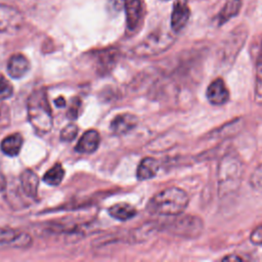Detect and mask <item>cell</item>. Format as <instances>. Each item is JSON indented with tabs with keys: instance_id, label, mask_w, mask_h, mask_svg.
Here are the masks:
<instances>
[{
	"instance_id": "4dcf8cb0",
	"label": "cell",
	"mask_w": 262,
	"mask_h": 262,
	"mask_svg": "<svg viewBox=\"0 0 262 262\" xmlns=\"http://www.w3.org/2000/svg\"><path fill=\"white\" fill-rule=\"evenodd\" d=\"M6 187V179L4 177V175L0 172V192L3 191Z\"/></svg>"
},
{
	"instance_id": "ac0fdd59",
	"label": "cell",
	"mask_w": 262,
	"mask_h": 262,
	"mask_svg": "<svg viewBox=\"0 0 262 262\" xmlns=\"http://www.w3.org/2000/svg\"><path fill=\"white\" fill-rule=\"evenodd\" d=\"M254 101L262 105V40L255 60V80H254Z\"/></svg>"
},
{
	"instance_id": "d4e9b609",
	"label": "cell",
	"mask_w": 262,
	"mask_h": 262,
	"mask_svg": "<svg viewBox=\"0 0 262 262\" xmlns=\"http://www.w3.org/2000/svg\"><path fill=\"white\" fill-rule=\"evenodd\" d=\"M79 128L75 124H68L60 131V139L62 141H72L76 138Z\"/></svg>"
},
{
	"instance_id": "52a82bcc",
	"label": "cell",
	"mask_w": 262,
	"mask_h": 262,
	"mask_svg": "<svg viewBox=\"0 0 262 262\" xmlns=\"http://www.w3.org/2000/svg\"><path fill=\"white\" fill-rule=\"evenodd\" d=\"M208 102L214 106L225 105L230 100V92L223 78L217 77L210 82L206 90Z\"/></svg>"
},
{
	"instance_id": "f1b7e54d",
	"label": "cell",
	"mask_w": 262,
	"mask_h": 262,
	"mask_svg": "<svg viewBox=\"0 0 262 262\" xmlns=\"http://www.w3.org/2000/svg\"><path fill=\"white\" fill-rule=\"evenodd\" d=\"M222 261H228V262H232V261H244V258L236 255V254H229L226 255L222 258Z\"/></svg>"
},
{
	"instance_id": "8fae6325",
	"label": "cell",
	"mask_w": 262,
	"mask_h": 262,
	"mask_svg": "<svg viewBox=\"0 0 262 262\" xmlns=\"http://www.w3.org/2000/svg\"><path fill=\"white\" fill-rule=\"evenodd\" d=\"M125 9H126L127 28L130 31H134L138 28L142 19V15H143L142 2L141 0H126Z\"/></svg>"
},
{
	"instance_id": "2e32d148",
	"label": "cell",
	"mask_w": 262,
	"mask_h": 262,
	"mask_svg": "<svg viewBox=\"0 0 262 262\" xmlns=\"http://www.w3.org/2000/svg\"><path fill=\"white\" fill-rule=\"evenodd\" d=\"M160 168V163L158 160L151 157H146L141 160L137 167L136 176L138 180H148L154 178Z\"/></svg>"
},
{
	"instance_id": "44dd1931",
	"label": "cell",
	"mask_w": 262,
	"mask_h": 262,
	"mask_svg": "<svg viewBox=\"0 0 262 262\" xmlns=\"http://www.w3.org/2000/svg\"><path fill=\"white\" fill-rule=\"evenodd\" d=\"M107 212L113 218L120 221H127L136 215V209L126 203L115 204L114 206L108 208Z\"/></svg>"
},
{
	"instance_id": "3957f363",
	"label": "cell",
	"mask_w": 262,
	"mask_h": 262,
	"mask_svg": "<svg viewBox=\"0 0 262 262\" xmlns=\"http://www.w3.org/2000/svg\"><path fill=\"white\" fill-rule=\"evenodd\" d=\"M28 119L32 127L40 134L48 133L53 125L52 113L46 91L37 89L28 99Z\"/></svg>"
},
{
	"instance_id": "603a6c76",
	"label": "cell",
	"mask_w": 262,
	"mask_h": 262,
	"mask_svg": "<svg viewBox=\"0 0 262 262\" xmlns=\"http://www.w3.org/2000/svg\"><path fill=\"white\" fill-rule=\"evenodd\" d=\"M98 64L103 70H110L111 66L115 64V61L117 59V51L114 49L110 50H103L98 52Z\"/></svg>"
},
{
	"instance_id": "9c48e42d",
	"label": "cell",
	"mask_w": 262,
	"mask_h": 262,
	"mask_svg": "<svg viewBox=\"0 0 262 262\" xmlns=\"http://www.w3.org/2000/svg\"><path fill=\"white\" fill-rule=\"evenodd\" d=\"M190 16V10L185 2L182 0H177L172 9L171 13V29L173 32H180L188 23Z\"/></svg>"
},
{
	"instance_id": "ba28073f",
	"label": "cell",
	"mask_w": 262,
	"mask_h": 262,
	"mask_svg": "<svg viewBox=\"0 0 262 262\" xmlns=\"http://www.w3.org/2000/svg\"><path fill=\"white\" fill-rule=\"evenodd\" d=\"M21 23L23 15L16 8L0 4V32L16 30Z\"/></svg>"
},
{
	"instance_id": "d6986e66",
	"label": "cell",
	"mask_w": 262,
	"mask_h": 262,
	"mask_svg": "<svg viewBox=\"0 0 262 262\" xmlns=\"http://www.w3.org/2000/svg\"><path fill=\"white\" fill-rule=\"evenodd\" d=\"M23 146V137L19 133H13L3 138L0 147L3 154L8 157H15L19 154Z\"/></svg>"
},
{
	"instance_id": "e0dca14e",
	"label": "cell",
	"mask_w": 262,
	"mask_h": 262,
	"mask_svg": "<svg viewBox=\"0 0 262 262\" xmlns=\"http://www.w3.org/2000/svg\"><path fill=\"white\" fill-rule=\"evenodd\" d=\"M20 186L25 194L29 198L36 199L38 194L39 178L32 170H25L20 174Z\"/></svg>"
},
{
	"instance_id": "83f0119b",
	"label": "cell",
	"mask_w": 262,
	"mask_h": 262,
	"mask_svg": "<svg viewBox=\"0 0 262 262\" xmlns=\"http://www.w3.org/2000/svg\"><path fill=\"white\" fill-rule=\"evenodd\" d=\"M249 239L255 246H262V224L256 226L251 231Z\"/></svg>"
},
{
	"instance_id": "5bb4252c",
	"label": "cell",
	"mask_w": 262,
	"mask_h": 262,
	"mask_svg": "<svg viewBox=\"0 0 262 262\" xmlns=\"http://www.w3.org/2000/svg\"><path fill=\"white\" fill-rule=\"evenodd\" d=\"M0 244H11L16 247H28L31 244V236L18 232L12 228H0Z\"/></svg>"
},
{
	"instance_id": "484cf974",
	"label": "cell",
	"mask_w": 262,
	"mask_h": 262,
	"mask_svg": "<svg viewBox=\"0 0 262 262\" xmlns=\"http://www.w3.org/2000/svg\"><path fill=\"white\" fill-rule=\"evenodd\" d=\"M13 93V87L9 81L2 75H0V100L9 98Z\"/></svg>"
},
{
	"instance_id": "277c9868",
	"label": "cell",
	"mask_w": 262,
	"mask_h": 262,
	"mask_svg": "<svg viewBox=\"0 0 262 262\" xmlns=\"http://www.w3.org/2000/svg\"><path fill=\"white\" fill-rule=\"evenodd\" d=\"M248 37L245 26L236 27L223 40L216 52V67L220 72H227L233 66Z\"/></svg>"
},
{
	"instance_id": "f546056e",
	"label": "cell",
	"mask_w": 262,
	"mask_h": 262,
	"mask_svg": "<svg viewBox=\"0 0 262 262\" xmlns=\"http://www.w3.org/2000/svg\"><path fill=\"white\" fill-rule=\"evenodd\" d=\"M54 103H55V105L57 106V107H62V106H64L66 105V99L62 97V96H59V97H57L55 100H54Z\"/></svg>"
},
{
	"instance_id": "8992f818",
	"label": "cell",
	"mask_w": 262,
	"mask_h": 262,
	"mask_svg": "<svg viewBox=\"0 0 262 262\" xmlns=\"http://www.w3.org/2000/svg\"><path fill=\"white\" fill-rule=\"evenodd\" d=\"M168 230L179 237L186 239L199 238L204 230V220L196 215H183L169 224Z\"/></svg>"
},
{
	"instance_id": "4fadbf2b",
	"label": "cell",
	"mask_w": 262,
	"mask_h": 262,
	"mask_svg": "<svg viewBox=\"0 0 262 262\" xmlns=\"http://www.w3.org/2000/svg\"><path fill=\"white\" fill-rule=\"evenodd\" d=\"M99 143H100L99 133L96 130L90 129L81 136L75 149L80 154H92L97 149Z\"/></svg>"
},
{
	"instance_id": "6da1fadb",
	"label": "cell",
	"mask_w": 262,
	"mask_h": 262,
	"mask_svg": "<svg viewBox=\"0 0 262 262\" xmlns=\"http://www.w3.org/2000/svg\"><path fill=\"white\" fill-rule=\"evenodd\" d=\"M245 164L241 157L229 151L222 156L217 168V192L221 199L235 193L243 182Z\"/></svg>"
},
{
	"instance_id": "7c38bea8",
	"label": "cell",
	"mask_w": 262,
	"mask_h": 262,
	"mask_svg": "<svg viewBox=\"0 0 262 262\" xmlns=\"http://www.w3.org/2000/svg\"><path fill=\"white\" fill-rule=\"evenodd\" d=\"M137 125V118L129 113L117 115L111 122V130L116 135H123L130 132Z\"/></svg>"
},
{
	"instance_id": "4316f807",
	"label": "cell",
	"mask_w": 262,
	"mask_h": 262,
	"mask_svg": "<svg viewBox=\"0 0 262 262\" xmlns=\"http://www.w3.org/2000/svg\"><path fill=\"white\" fill-rule=\"evenodd\" d=\"M81 106H82V102H81L80 98L79 97H74L73 100L71 101V105H70V107L67 112L68 118H70L72 120L77 119L79 117Z\"/></svg>"
},
{
	"instance_id": "cb8c5ba5",
	"label": "cell",
	"mask_w": 262,
	"mask_h": 262,
	"mask_svg": "<svg viewBox=\"0 0 262 262\" xmlns=\"http://www.w3.org/2000/svg\"><path fill=\"white\" fill-rule=\"evenodd\" d=\"M251 188L259 193H262V163L259 164L249 177Z\"/></svg>"
},
{
	"instance_id": "1f68e13d",
	"label": "cell",
	"mask_w": 262,
	"mask_h": 262,
	"mask_svg": "<svg viewBox=\"0 0 262 262\" xmlns=\"http://www.w3.org/2000/svg\"><path fill=\"white\" fill-rule=\"evenodd\" d=\"M164 1H168V0H164Z\"/></svg>"
},
{
	"instance_id": "9a60e30c",
	"label": "cell",
	"mask_w": 262,
	"mask_h": 262,
	"mask_svg": "<svg viewBox=\"0 0 262 262\" xmlns=\"http://www.w3.org/2000/svg\"><path fill=\"white\" fill-rule=\"evenodd\" d=\"M30 69V63L27 57L20 53L13 54L10 56L7 62V72L10 77L19 79L26 75Z\"/></svg>"
},
{
	"instance_id": "ffe728a7",
	"label": "cell",
	"mask_w": 262,
	"mask_h": 262,
	"mask_svg": "<svg viewBox=\"0 0 262 262\" xmlns=\"http://www.w3.org/2000/svg\"><path fill=\"white\" fill-rule=\"evenodd\" d=\"M242 0H228L217 15L218 26H222L238 14L242 8Z\"/></svg>"
},
{
	"instance_id": "30bf717a",
	"label": "cell",
	"mask_w": 262,
	"mask_h": 262,
	"mask_svg": "<svg viewBox=\"0 0 262 262\" xmlns=\"http://www.w3.org/2000/svg\"><path fill=\"white\" fill-rule=\"evenodd\" d=\"M244 126V121L242 118H236L228 122L227 124H224L215 130H212L209 132L205 138L206 140L211 139H223V138H229L239 132Z\"/></svg>"
},
{
	"instance_id": "5b68a950",
	"label": "cell",
	"mask_w": 262,
	"mask_h": 262,
	"mask_svg": "<svg viewBox=\"0 0 262 262\" xmlns=\"http://www.w3.org/2000/svg\"><path fill=\"white\" fill-rule=\"evenodd\" d=\"M175 42V37L164 30H158L149 34L145 39L133 48V53L138 57H149L168 50Z\"/></svg>"
},
{
	"instance_id": "7402d4cb",
	"label": "cell",
	"mask_w": 262,
	"mask_h": 262,
	"mask_svg": "<svg viewBox=\"0 0 262 262\" xmlns=\"http://www.w3.org/2000/svg\"><path fill=\"white\" fill-rule=\"evenodd\" d=\"M64 177V169L61 164L57 163L51 167L43 176V181L48 185L55 186L58 185Z\"/></svg>"
},
{
	"instance_id": "7a4b0ae2",
	"label": "cell",
	"mask_w": 262,
	"mask_h": 262,
	"mask_svg": "<svg viewBox=\"0 0 262 262\" xmlns=\"http://www.w3.org/2000/svg\"><path fill=\"white\" fill-rule=\"evenodd\" d=\"M188 203L187 192L180 187L172 186L156 193L147 203V210L156 215L178 216L185 211Z\"/></svg>"
}]
</instances>
